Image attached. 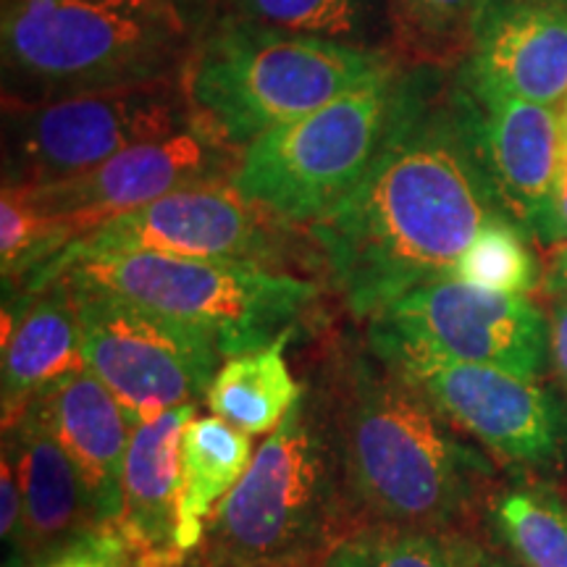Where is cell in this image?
<instances>
[{"instance_id": "cell-25", "label": "cell", "mask_w": 567, "mask_h": 567, "mask_svg": "<svg viewBox=\"0 0 567 567\" xmlns=\"http://www.w3.org/2000/svg\"><path fill=\"white\" fill-rule=\"evenodd\" d=\"M321 567H463L457 538L434 530L368 528L334 544Z\"/></svg>"}, {"instance_id": "cell-26", "label": "cell", "mask_w": 567, "mask_h": 567, "mask_svg": "<svg viewBox=\"0 0 567 567\" xmlns=\"http://www.w3.org/2000/svg\"><path fill=\"white\" fill-rule=\"evenodd\" d=\"M488 0H389L396 24L410 42L423 48L452 45L476 32Z\"/></svg>"}, {"instance_id": "cell-12", "label": "cell", "mask_w": 567, "mask_h": 567, "mask_svg": "<svg viewBox=\"0 0 567 567\" xmlns=\"http://www.w3.org/2000/svg\"><path fill=\"white\" fill-rule=\"evenodd\" d=\"M271 213L255 205L231 179L193 184L124 216L111 218L95 231L71 243L30 279V292L55 281L69 260L90 252H153L172 258L247 260L260 264L271 255Z\"/></svg>"}, {"instance_id": "cell-4", "label": "cell", "mask_w": 567, "mask_h": 567, "mask_svg": "<svg viewBox=\"0 0 567 567\" xmlns=\"http://www.w3.org/2000/svg\"><path fill=\"white\" fill-rule=\"evenodd\" d=\"M329 417L302 400L252 455L205 530V567H302L326 559L342 513Z\"/></svg>"}, {"instance_id": "cell-9", "label": "cell", "mask_w": 567, "mask_h": 567, "mask_svg": "<svg viewBox=\"0 0 567 567\" xmlns=\"http://www.w3.org/2000/svg\"><path fill=\"white\" fill-rule=\"evenodd\" d=\"M74 295L84 365L109 386L132 425L208 394L221 368V350L208 331L118 295L90 289Z\"/></svg>"}, {"instance_id": "cell-23", "label": "cell", "mask_w": 567, "mask_h": 567, "mask_svg": "<svg viewBox=\"0 0 567 567\" xmlns=\"http://www.w3.org/2000/svg\"><path fill=\"white\" fill-rule=\"evenodd\" d=\"M234 17L310 38L360 45L371 30V0H229ZM365 48V45H363Z\"/></svg>"}, {"instance_id": "cell-21", "label": "cell", "mask_w": 567, "mask_h": 567, "mask_svg": "<svg viewBox=\"0 0 567 567\" xmlns=\"http://www.w3.org/2000/svg\"><path fill=\"white\" fill-rule=\"evenodd\" d=\"M292 334L295 326H289L274 342L226 358L205 394L210 413L247 436L274 434L305 396L284 358Z\"/></svg>"}, {"instance_id": "cell-16", "label": "cell", "mask_w": 567, "mask_h": 567, "mask_svg": "<svg viewBox=\"0 0 567 567\" xmlns=\"http://www.w3.org/2000/svg\"><path fill=\"white\" fill-rule=\"evenodd\" d=\"M195 405L168 410L132 429L122 478V507L113 530L130 544L142 567H176L182 496V436Z\"/></svg>"}, {"instance_id": "cell-11", "label": "cell", "mask_w": 567, "mask_h": 567, "mask_svg": "<svg viewBox=\"0 0 567 567\" xmlns=\"http://www.w3.org/2000/svg\"><path fill=\"white\" fill-rule=\"evenodd\" d=\"M239 158L243 151L197 122L166 140L130 147L84 174L19 187L45 218L59 258L71 243L111 218L193 184L234 179Z\"/></svg>"}, {"instance_id": "cell-13", "label": "cell", "mask_w": 567, "mask_h": 567, "mask_svg": "<svg viewBox=\"0 0 567 567\" xmlns=\"http://www.w3.org/2000/svg\"><path fill=\"white\" fill-rule=\"evenodd\" d=\"M465 434L513 463H549L565 442V417L547 389L505 368L394 354L379 358Z\"/></svg>"}, {"instance_id": "cell-10", "label": "cell", "mask_w": 567, "mask_h": 567, "mask_svg": "<svg viewBox=\"0 0 567 567\" xmlns=\"http://www.w3.org/2000/svg\"><path fill=\"white\" fill-rule=\"evenodd\" d=\"M371 347L375 358L425 354L536 379L549 358V321L528 295L492 292L450 276L371 318Z\"/></svg>"}, {"instance_id": "cell-22", "label": "cell", "mask_w": 567, "mask_h": 567, "mask_svg": "<svg viewBox=\"0 0 567 567\" xmlns=\"http://www.w3.org/2000/svg\"><path fill=\"white\" fill-rule=\"evenodd\" d=\"M455 279L502 295H528L538 287L542 271L523 234L507 216L496 213L460 255Z\"/></svg>"}, {"instance_id": "cell-29", "label": "cell", "mask_w": 567, "mask_h": 567, "mask_svg": "<svg viewBox=\"0 0 567 567\" xmlns=\"http://www.w3.org/2000/svg\"><path fill=\"white\" fill-rule=\"evenodd\" d=\"M563 116H565V153H563V172H559L557 187L551 193L549 203L544 205V210L538 213V218L534 221V234L542 243L559 245L567 243V103L563 105Z\"/></svg>"}, {"instance_id": "cell-15", "label": "cell", "mask_w": 567, "mask_h": 567, "mask_svg": "<svg viewBox=\"0 0 567 567\" xmlns=\"http://www.w3.org/2000/svg\"><path fill=\"white\" fill-rule=\"evenodd\" d=\"M465 84L557 105L567 103V0H488L473 32Z\"/></svg>"}, {"instance_id": "cell-17", "label": "cell", "mask_w": 567, "mask_h": 567, "mask_svg": "<svg viewBox=\"0 0 567 567\" xmlns=\"http://www.w3.org/2000/svg\"><path fill=\"white\" fill-rule=\"evenodd\" d=\"M45 421L87 488L92 515L101 528H113L122 507V478L134 425L109 386L87 368L34 396Z\"/></svg>"}, {"instance_id": "cell-14", "label": "cell", "mask_w": 567, "mask_h": 567, "mask_svg": "<svg viewBox=\"0 0 567 567\" xmlns=\"http://www.w3.org/2000/svg\"><path fill=\"white\" fill-rule=\"evenodd\" d=\"M455 105L496 203L534 226L563 172V109L496 95L465 82L455 92Z\"/></svg>"}, {"instance_id": "cell-3", "label": "cell", "mask_w": 567, "mask_h": 567, "mask_svg": "<svg viewBox=\"0 0 567 567\" xmlns=\"http://www.w3.org/2000/svg\"><path fill=\"white\" fill-rule=\"evenodd\" d=\"M389 66L392 61L373 48L229 17L197 48L184 87L197 118L243 151Z\"/></svg>"}, {"instance_id": "cell-24", "label": "cell", "mask_w": 567, "mask_h": 567, "mask_svg": "<svg viewBox=\"0 0 567 567\" xmlns=\"http://www.w3.org/2000/svg\"><path fill=\"white\" fill-rule=\"evenodd\" d=\"M496 528L523 567H567V505L547 492H513L496 505Z\"/></svg>"}, {"instance_id": "cell-7", "label": "cell", "mask_w": 567, "mask_h": 567, "mask_svg": "<svg viewBox=\"0 0 567 567\" xmlns=\"http://www.w3.org/2000/svg\"><path fill=\"white\" fill-rule=\"evenodd\" d=\"M394 63L308 116L243 147L234 187L276 221L316 224L363 182L400 95Z\"/></svg>"}, {"instance_id": "cell-27", "label": "cell", "mask_w": 567, "mask_h": 567, "mask_svg": "<svg viewBox=\"0 0 567 567\" xmlns=\"http://www.w3.org/2000/svg\"><path fill=\"white\" fill-rule=\"evenodd\" d=\"M32 567H142V563L116 530L97 528L34 559Z\"/></svg>"}, {"instance_id": "cell-28", "label": "cell", "mask_w": 567, "mask_h": 567, "mask_svg": "<svg viewBox=\"0 0 567 567\" xmlns=\"http://www.w3.org/2000/svg\"><path fill=\"white\" fill-rule=\"evenodd\" d=\"M0 534L6 544H24V496H21V484L17 463L9 450L3 452V467H0Z\"/></svg>"}, {"instance_id": "cell-30", "label": "cell", "mask_w": 567, "mask_h": 567, "mask_svg": "<svg viewBox=\"0 0 567 567\" xmlns=\"http://www.w3.org/2000/svg\"><path fill=\"white\" fill-rule=\"evenodd\" d=\"M549 358L555 365L559 384L567 392V297H559V302L551 310L549 321Z\"/></svg>"}, {"instance_id": "cell-19", "label": "cell", "mask_w": 567, "mask_h": 567, "mask_svg": "<svg viewBox=\"0 0 567 567\" xmlns=\"http://www.w3.org/2000/svg\"><path fill=\"white\" fill-rule=\"evenodd\" d=\"M40 292L24 313L11 318V331L3 337L6 429L19 421L34 396L87 368L74 289L55 279Z\"/></svg>"}, {"instance_id": "cell-5", "label": "cell", "mask_w": 567, "mask_h": 567, "mask_svg": "<svg viewBox=\"0 0 567 567\" xmlns=\"http://www.w3.org/2000/svg\"><path fill=\"white\" fill-rule=\"evenodd\" d=\"M184 45L168 0H6V71L48 97L176 76Z\"/></svg>"}, {"instance_id": "cell-2", "label": "cell", "mask_w": 567, "mask_h": 567, "mask_svg": "<svg viewBox=\"0 0 567 567\" xmlns=\"http://www.w3.org/2000/svg\"><path fill=\"white\" fill-rule=\"evenodd\" d=\"M323 405L344 496L375 528L436 530L471 507L486 463L392 368L358 360Z\"/></svg>"}, {"instance_id": "cell-31", "label": "cell", "mask_w": 567, "mask_h": 567, "mask_svg": "<svg viewBox=\"0 0 567 567\" xmlns=\"http://www.w3.org/2000/svg\"><path fill=\"white\" fill-rule=\"evenodd\" d=\"M544 289L549 295L567 297V243L551 245L544 260Z\"/></svg>"}, {"instance_id": "cell-32", "label": "cell", "mask_w": 567, "mask_h": 567, "mask_svg": "<svg viewBox=\"0 0 567 567\" xmlns=\"http://www.w3.org/2000/svg\"><path fill=\"white\" fill-rule=\"evenodd\" d=\"M457 544H460V559H463V567H520V565L507 563V559L502 557L488 555V551L478 549L476 544L463 542V538H457Z\"/></svg>"}, {"instance_id": "cell-8", "label": "cell", "mask_w": 567, "mask_h": 567, "mask_svg": "<svg viewBox=\"0 0 567 567\" xmlns=\"http://www.w3.org/2000/svg\"><path fill=\"white\" fill-rule=\"evenodd\" d=\"M200 122L176 76L24 103L11 118V184L90 172L113 155Z\"/></svg>"}, {"instance_id": "cell-18", "label": "cell", "mask_w": 567, "mask_h": 567, "mask_svg": "<svg viewBox=\"0 0 567 567\" xmlns=\"http://www.w3.org/2000/svg\"><path fill=\"white\" fill-rule=\"evenodd\" d=\"M13 463L24 496V544L32 559L51 555L101 526L92 515L87 488L38 402L13 423Z\"/></svg>"}, {"instance_id": "cell-6", "label": "cell", "mask_w": 567, "mask_h": 567, "mask_svg": "<svg viewBox=\"0 0 567 567\" xmlns=\"http://www.w3.org/2000/svg\"><path fill=\"white\" fill-rule=\"evenodd\" d=\"M55 279L193 323L216 339L224 358L274 342L318 295L316 284L268 271L264 264L153 252L80 255Z\"/></svg>"}, {"instance_id": "cell-1", "label": "cell", "mask_w": 567, "mask_h": 567, "mask_svg": "<svg viewBox=\"0 0 567 567\" xmlns=\"http://www.w3.org/2000/svg\"><path fill=\"white\" fill-rule=\"evenodd\" d=\"M431 74H402L392 124L363 182L310 224L331 279L358 318H375L425 284L450 279L496 195Z\"/></svg>"}, {"instance_id": "cell-20", "label": "cell", "mask_w": 567, "mask_h": 567, "mask_svg": "<svg viewBox=\"0 0 567 567\" xmlns=\"http://www.w3.org/2000/svg\"><path fill=\"white\" fill-rule=\"evenodd\" d=\"M252 463L250 436L218 415L193 417L182 436V496L176 547L179 555L203 544L213 509L224 502Z\"/></svg>"}]
</instances>
